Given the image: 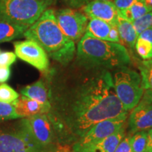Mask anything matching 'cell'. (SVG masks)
I'll list each match as a JSON object with an SVG mask.
<instances>
[{
    "label": "cell",
    "mask_w": 152,
    "mask_h": 152,
    "mask_svg": "<svg viewBox=\"0 0 152 152\" xmlns=\"http://www.w3.org/2000/svg\"><path fill=\"white\" fill-rule=\"evenodd\" d=\"M15 54L19 58L28 63L40 71L48 69L49 56L40 45L30 39L16 42L14 43Z\"/></svg>",
    "instance_id": "cell-10"
},
{
    "label": "cell",
    "mask_w": 152,
    "mask_h": 152,
    "mask_svg": "<svg viewBox=\"0 0 152 152\" xmlns=\"http://www.w3.org/2000/svg\"><path fill=\"white\" fill-rule=\"evenodd\" d=\"M11 76V70L8 66H0V83H4L9 79Z\"/></svg>",
    "instance_id": "cell-29"
},
{
    "label": "cell",
    "mask_w": 152,
    "mask_h": 152,
    "mask_svg": "<svg viewBox=\"0 0 152 152\" xmlns=\"http://www.w3.org/2000/svg\"><path fill=\"white\" fill-rule=\"evenodd\" d=\"M138 68L144 89L152 91V58L142 61L139 64Z\"/></svg>",
    "instance_id": "cell-21"
},
{
    "label": "cell",
    "mask_w": 152,
    "mask_h": 152,
    "mask_svg": "<svg viewBox=\"0 0 152 152\" xmlns=\"http://www.w3.org/2000/svg\"><path fill=\"white\" fill-rule=\"evenodd\" d=\"M151 10L152 7L148 6L144 0H138L128 9L119 11V15L132 23Z\"/></svg>",
    "instance_id": "cell-20"
},
{
    "label": "cell",
    "mask_w": 152,
    "mask_h": 152,
    "mask_svg": "<svg viewBox=\"0 0 152 152\" xmlns=\"http://www.w3.org/2000/svg\"><path fill=\"white\" fill-rule=\"evenodd\" d=\"M112 77L115 93L123 109L130 111L137 105L144 92L140 74L123 66L114 71Z\"/></svg>",
    "instance_id": "cell-4"
},
{
    "label": "cell",
    "mask_w": 152,
    "mask_h": 152,
    "mask_svg": "<svg viewBox=\"0 0 152 152\" xmlns=\"http://www.w3.org/2000/svg\"><path fill=\"white\" fill-rule=\"evenodd\" d=\"M134 49L143 60L152 58V28L144 30L138 35Z\"/></svg>",
    "instance_id": "cell-19"
},
{
    "label": "cell",
    "mask_w": 152,
    "mask_h": 152,
    "mask_svg": "<svg viewBox=\"0 0 152 152\" xmlns=\"http://www.w3.org/2000/svg\"><path fill=\"white\" fill-rule=\"evenodd\" d=\"M64 1H67V2H68V4H71V3L72 2V1H73V0H64Z\"/></svg>",
    "instance_id": "cell-33"
},
{
    "label": "cell",
    "mask_w": 152,
    "mask_h": 152,
    "mask_svg": "<svg viewBox=\"0 0 152 152\" xmlns=\"http://www.w3.org/2000/svg\"><path fill=\"white\" fill-rule=\"evenodd\" d=\"M0 152H37L20 134L18 129L9 132L0 129Z\"/></svg>",
    "instance_id": "cell-13"
},
{
    "label": "cell",
    "mask_w": 152,
    "mask_h": 152,
    "mask_svg": "<svg viewBox=\"0 0 152 152\" xmlns=\"http://www.w3.org/2000/svg\"><path fill=\"white\" fill-rule=\"evenodd\" d=\"M117 28L123 46L126 45L131 49H134L138 34L137 33L132 23L119 15Z\"/></svg>",
    "instance_id": "cell-16"
},
{
    "label": "cell",
    "mask_w": 152,
    "mask_h": 152,
    "mask_svg": "<svg viewBox=\"0 0 152 152\" xmlns=\"http://www.w3.org/2000/svg\"><path fill=\"white\" fill-rule=\"evenodd\" d=\"M128 113L115 93L112 74L105 69L85 77L47 113L64 147L78 141L96 123Z\"/></svg>",
    "instance_id": "cell-1"
},
{
    "label": "cell",
    "mask_w": 152,
    "mask_h": 152,
    "mask_svg": "<svg viewBox=\"0 0 152 152\" xmlns=\"http://www.w3.org/2000/svg\"><path fill=\"white\" fill-rule=\"evenodd\" d=\"M144 1H145V3L147 4L148 6L152 7V0H144Z\"/></svg>",
    "instance_id": "cell-32"
},
{
    "label": "cell",
    "mask_w": 152,
    "mask_h": 152,
    "mask_svg": "<svg viewBox=\"0 0 152 152\" xmlns=\"http://www.w3.org/2000/svg\"><path fill=\"white\" fill-rule=\"evenodd\" d=\"M30 26L0 20V42H9L23 37Z\"/></svg>",
    "instance_id": "cell-17"
},
{
    "label": "cell",
    "mask_w": 152,
    "mask_h": 152,
    "mask_svg": "<svg viewBox=\"0 0 152 152\" xmlns=\"http://www.w3.org/2000/svg\"><path fill=\"white\" fill-rule=\"evenodd\" d=\"M77 58L85 68L116 69L130 63L128 51L121 44L102 40L85 33L77 45Z\"/></svg>",
    "instance_id": "cell-3"
},
{
    "label": "cell",
    "mask_w": 152,
    "mask_h": 152,
    "mask_svg": "<svg viewBox=\"0 0 152 152\" xmlns=\"http://www.w3.org/2000/svg\"><path fill=\"white\" fill-rule=\"evenodd\" d=\"M0 53H1V51H0Z\"/></svg>",
    "instance_id": "cell-34"
},
{
    "label": "cell",
    "mask_w": 152,
    "mask_h": 152,
    "mask_svg": "<svg viewBox=\"0 0 152 152\" xmlns=\"http://www.w3.org/2000/svg\"><path fill=\"white\" fill-rule=\"evenodd\" d=\"M138 35L144 30L152 28V10L132 22Z\"/></svg>",
    "instance_id": "cell-24"
},
{
    "label": "cell",
    "mask_w": 152,
    "mask_h": 152,
    "mask_svg": "<svg viewBox=\"0 0 152 152\" xmlns=\"http://www.w3.org/2000/svg\"><path fill=\"white\" fill-rule=\"evenodd\" d=\"M128 113L96 123L73 144L72 152H87L99 142L125 126Z\"/></svg>",
    "instance_id": "cell-7"
},
{
    "label": "cell",
    "mask_w": 152,
    "mask_h": 152,
    "mask_svg": "<svg viewBox=\"0 0 152 152\" xmlns=\"http://www.w3.org/2000/svg\"><path fill=\"white\" fill-rule=\"evenodd\" d=\"M144 152H152V128L147 131V140Z\"/></svg>",
    "instance_id": "cell-31"
},
{
    "label": "cell",
    "mask_w": 152,
    "mask_h": 152,
    "mask_svg": "<svg viewBox=\"0 0 152 152\" xmlns=\"http://www.w3.org/2000/svg\"><path fill=\"white\" fill-rule=\"evenodd\" d=\"M138 0H113V3L118 11H123L128 9Z\"/></svg>",
    "instance_id": "cell-28"
},
{
    "label": "cell",
    "mask_w": 152,
    "mask_h": 152,
    "mask_svg": "<svg viewBox=\"0 0 152 152\" xmlns=\"http://www.w3.org/2000/svg\"><path fill=\"white\" fill-rule=\"evenodd\" d=\"M16 55L11 52L0 53V66H9L14 64L16 61Z\"/></svg>",
    "instance_id": "cell-26"
},
{
    "label": "cell",
    "mask_w": 152,
    "mask_h": 152,
    "mask_svg": "<svg viewBox=\"0 0 152 152\" xmlns=\"http://www.w3.org/2000/svg\"><path fill=\"white\" fill-rule=\"evenodd\" d=\"M125 136V125L113 134L99 142L87 152H114Z\"/></svg>",
    "instance_id": "cell-18"
},
{
    "label": "cell",
    "mask_w": 152,
    "mask_h": 152,
    "mask_svg": "<svg viewBox=\"0 0 152 152\" xmlns=\"http://www.w3.org/2000/svg\"><path fill=\"white\" fill-rule=\"evenodd\" d=\"M23 120L42 152H59L61 149L65 151L64 147L58 141L48 114H37Z\"/></svg>",
    "instance_id": "cell-6"
},
{
    "label": "cell",
    "mask_w": 152,
    "mask_h": 152,
    "mask_svg": "<svg viewBox=\"0 0 152 152\" xmlns=\"http://www.w3.org/2000/svg\"><path fill=\"white\" fill-rule=\"evenodd\" d=\"M48 4L47 0H0V20L30 26Z\"/></svg>",
    "instance_id": "cell-5"
},
{
    "label": "cell",
    "mask_w": 152,
    "mask_h": 152,
    "mask_svg": "<svg viewBox=\"0 0 152 152\" xmlns=\"http://www.w3.org/2000/svg\"><path fill=\"white\" fill-rule=\"evenodd\" d=\"M128 116V135L152 128V91L144 90L141 99Z\"/></svg>",
    "instance_id": "cell-9"
},
{
    "label": "cell",
    "mask_w": 152,
    "mask_h": 152,
    "mask_svg": "<svg viewBox=\"0 0 152 152\" xmlns=\"http://www.w3.org/2000/svg\"><path fill=\"white\" fill-rule=\"evenodd\" d=\"M18 93L6 83L0 85V102L11 104L18 98Z\"/></svg>",
    "instance_id": "cell-23"
},
{
    "label": "cell",
    "mask_w": 152,
    "mask_h": 152,
    "mask_svg": "<svg viewBox=\"0 0 152 152\" xmlns=\"http://www.w3.org/2000/svg\"><path fill=\"white\" fill-rule=\"evenodd\" d=\"M86 33L102 40L118 43L123 45L117 25L111 24L99 19L90 18L87 24Z\"/></svg>",
    "instance_id": "cell-12"
},
{
    "label": "cell",
    "mask_w": 152,
    "mask_h": 152,
    "mask_svg": "<svg viewBox=\"0 0 152 152\" xmlns=\"http://www.w3.org/2000/svg\"><path fill=\"white\" fill-rule=\"evenodd\" d=\"M83 12L90 18H96L117 25L119 11L113 1L94 0L82 7Z\"/></svg>",
    "instance_id": "cell-11"
},
{
    "label": "cell",
    "mask_w": 152,
    "mask_h": 152,
    "mask_svg": "<svg viewBox=\"0 0 152 152\" xmlns=\"http://www.w3.org/2000/svg\"><path fill=\"white\" fill-rule=\"evenodd\" d=\"M20 93L23 96L35 100L42 104L51 106L48 90L45 83L41 80L22 88Z\"/></svg>",
    "instance_id": "cell-15"
},
{
    "label": "cell",
    "mask_w": 152,
    "mask_h": 152,
    "mask_svg": "<svg viewBox=\"0 0 152 152\" xmlns=\"http://www.w3.org/2000/svg\"><path fill=\"white\" fill-rule=\"evenodd\" d=\"M94 1V0H73L72 2L70 4V6L72 7H80L81 6H85L90 1ZM101 1H113V0H101Z\"/></svg>",
    "instance_id": "cell-30"
},
{
    "label": "cell",
    "mask_w": 152,
    "mask_h": 152,
    "mask_svg": "<svg viewBox=\"0 0 152 152\" xmlns=\"http://www.w3.org/2000/svg\"><path fill=\"white\" fill-rule=\"evenodd\" d=\"M147 131H140L130 135V143L134 152H144L147 145Z\"/></svg>",
    "instance_id": "cell-22"
},
{
    "label": "cell",
    "mask_w": 152,
    "mask_h": 152,
    "mask_svg": "<svg viewBox=\"0 0 152 152\" xmlns=\"http://www.w3.org/2000/svg\"><path fill=\"white\" fill-rule=\"evenodd\" d=\"M11 104L14 105L15 112L18 117L23 118L37 114L47 113L51 109V106L42 104L23 95L19 96L18 98Z\"/></svg>",
    "instance_id": "cell-14"
},
{
    "label": "cell",
    "mask_w": 152,
    "mask_h": 152,
    "mask_svg": "<svg viewBox=\"0 0 152 152\" xmlns=\"http://www.w3.org/2000/svg\"><path fill=\"white\" fill-rule=\"evenodd\" d=\"M19 118L12 104L0 102V121Z\"/></svg>",
    "instance_id": "cell-25"
},
{
    "label": "cell",
    "mask_w": 152,
    "mask_h": 152,
    "mask_svg": "<svg viewBox=\"0 0 152 152\" xmlns=\"http://www.w3.org/2000/svg\"><path fill=\"white\" fill-rule=\"evenodd\" d=\"M114 152H134L130 143V135L123 137Z\"/></svg>",
    "instance_id": "cell-27"
},
{
    "label": "cell",
    "mask_w": 152,
    "mask_h": 152,
    "mask_svg": "<svg viewBox=\"0 0 152 152\" xmlns=\"http://www.w3.org/2000/svg\"><path fill=\"white\" fill-rule=\"evenodd\" d=\"M55 16L64 35L75 43L78 42L86 33L88 17L72 8L61 9L55 11Z\"/></svg>",
    "instance_id": "cell-8"
},
{
    "label": "cell",
    "mask_w": 152,
    "mask_h": 152,
    "mask_svg": "<svg viewBox=\"0 0 152 152\" xmlns=\"http://www.w3.org/2000/svg\"><path fill=\"white\" fill-rule=\"evenodd\" d=\"M42 47L47 56L62 65L71 61L76 52L75 43L64 35L53 9H47L23 34Z\"/></svg>",
    "instance_id": "cell-2"
}]
</instances>
